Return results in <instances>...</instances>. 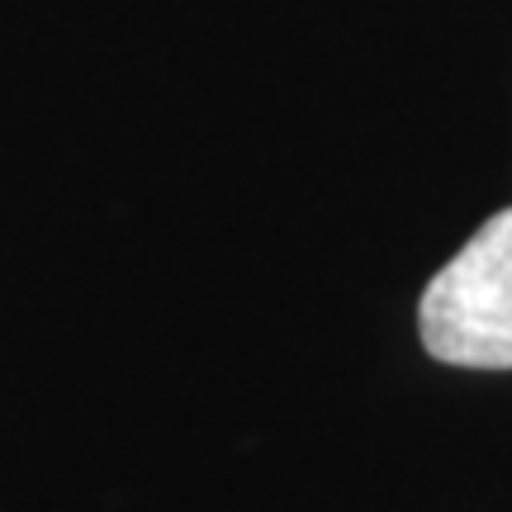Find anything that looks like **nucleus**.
<instances>
[{
    "instance_id": "f257e3e1",
    "label": "nucleus",
    "mask_w": 512,
    "mask_h": 512,
    "mask_svg": "<svg viewBox=\"0 0 512 512\" xmlns=\"http://www.w3.org/2000/svg\"><path fill=\"white\" fill-rule=\"evenodd\" d=\"M422 347L446 366L512 370V209L465 242L418 309Z\"/></svg>"
}]
</instances>
